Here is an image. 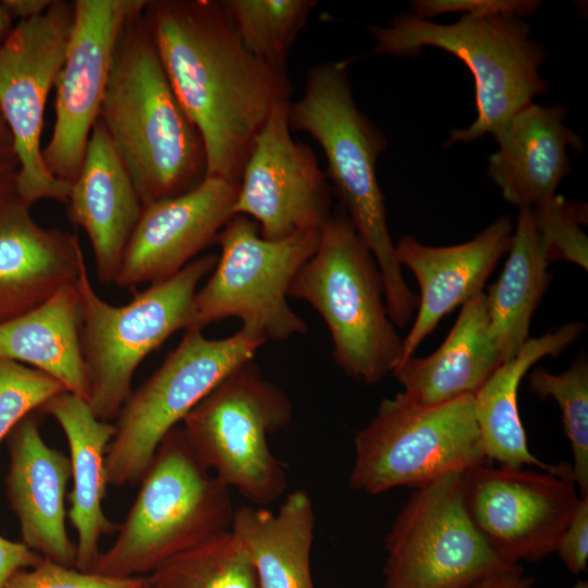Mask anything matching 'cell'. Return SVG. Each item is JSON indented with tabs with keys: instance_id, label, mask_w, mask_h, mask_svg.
Here are the masks:
<instances>
[{
	"instance_id": "1f68e13d",
	"label": "cell",
	"mask_w": 588,
	"mask_h": 588,
	"mask_svg": "<svg viewBox=\"0 0 588 588\" xmlns=\"http://www.w3.org/2000/svg\"><path fill=\"white\" fill-rule=\"evenodd\" d=\"M63 391L65 388L47 373L0 359V444L24 417Z\"/></svg>"
},
{
	"instance_id": "9a60e30c",
	"label": "cell",
	"mask_w": 588,
	"mask_h": 588,
	"mask_svg": "<svg viewBox=\"0 0 588 588\" xmlns=\"http://www.w3.org/2000/svg\"><path fill=\"white\" fill-rule=\"evenodd\" d=\"M147 0H75L74 22L54 87V124L42 148L50 173L76 180L94 124L99 118L113 54L126 21Z\"/></svg>"
},
{
	"instance_id": "484cf974",
	"label": "cell",
	"mask_w": 588,
	"mask_h": 588,
	"mask_svg": "<svg viewBox=\"0 0 588 588\" xmlns=\"http://www.w3.org/2000/svg\"><path fill=\"white\" fill-rule=\"evenodd\" d=\"M585 331L583 322H568L539 338H530L509 362L501 364L474 394V412L487 461L519 468L535 466L559 473L565 462L551 465L537 458L527 446L520 420L517 392L520 380L534 364L556 356Z\"/></svg>"
},
{
	"instance_id": "4fadbf2b",
	"label": "cell",
	"mask_w": 588,
	"mask_h": 588,
	"mask_svg": "<svg viewBox=\"0 0 588 588\" xmlns=\"http://www.w3.org/2000/svg\"><path fill=\"white\" fill-rule=\"evenodd\" d=\"M73 22V1L53 0L41 15L20 21L0 46V112L19 163L16 194L29 205L40 199L66 204L71 192L48 170L40 139Z\"/></svg>"
},
{
	"instance_id": "836d02e7",
	"label": "cell",
	"mask_w": 588,
	"mask_h": 588,
	"mask_svg": "<svg viewBox=\"0 0 588 588\" xmlns=\"http://www.w3.org/2000/svg\"><path fill=\"white\" fill-rule=\"evenodd\" d=\"M7 588H149V584L147 576L83 572L42 558L35 566L15 573Z\"/></svg>"
},
{
	"instance_id": "ac0fdd59",
	"label": "cell",
	"mask_w": 588,
	"mask_h": 588,
	"mask_svg": "<svg viewBox=\"0 0 588 588\" xmlns=\"http://www.w3.org/2000/svg\"><path fill=\"white\" fill-rule=\"evenodd\" d=\"M513 231L510 217L501 216L473 240L457 245L428 246L411 235L397 241V261L411 269L420 289L416 318L403 339L402 362L414 355L445 315L482 293L510 249Z\"/></svg>"
},
{
	"instance_id": "b9f144b4",
	"label": "cell",
	"mask_w": 588,
	"mask_h": 588,
	"mask_svg": "<svg viewBox=\"0 0 588 588\" xmlns=\"http://www.w3.org/2000/svg\"><path fill=\"white\" fill-rule=\"evenodd\" d=\"M0 139L12 142L11 134L0 112Z\"/></svg>"
},
{
	"instance_id": "277c9868",
	"label": "cell",
	"mask_w": 588,
	"mask_h": 588,
	"mask_svg": "<svg viewBox=\"0 0 588 588\" xmlns=\"http://www.w3.org/2000/svg\"><path fill=\"white\" fill-rule=\"evenodd\" d=\"M112 546L91 572L147 576L170 559L230 530V489L200 461L181 426L160 442Z\"/></svg>"
},
{
	"instance_id": "83f0119b",
	"label": "cell",
	"mask_w": 588,
	"mask_h": 588,
	"mask_svg": "<svg viewBox=\"0 0 588 588\" xmlns=\"http://www.w3.org/2000/svg\"><path fill=\"white\" fill-rule=\"evenodd\" d=\"M509 257L486 295L490 333L502 364L514 358L530 339L532 315L544 295L550 261L535 228L532 209L519 208Z\"/></svg>"
},
{
	"instance_id": "7402d4cb",
	"label": "cell",
	"mask_w": 588,
	"mask_h": 588,
	"mask_svg": "<svg viewBox=\"0 0 588 588\" xmlns=\"http://www.w3.org/2000/svg\"><path fill=\"white\" fill-rule=\"evenodd\" d=\"M565 117L560 105L531 101L493 135L498 148L488 158V175L512 205L531 208L556 195L571 171L567 148L583 149Z\"/></svg>"
},
{
	"instance_id": "e0dca14e",
	"label": "cell",
	"mask_w": 588,
	"mask_h": 588,
	"mask_svg": "<svg viewBox=\"0 0 588 588\" xmlns=\"http://www.w3.org/2000/svg\"><path fill=\"white\" fill-rule=\"evenodd\" d=\"M240 183L206 176L195 188L143 208L114 284L164 281L188 265L234 216Z\"/></svg>"
},
{
	"instance_id": "8fae6325",
	"label": "cell",
	"mask_w": 588,
	"mask_h": 588,
	"mask_svg": "<svg viewBox=\"0 0 588 588\" xmlns=\"http://www.w3.org/2000/svg\"><path fill=\"white\" fill-rule=\"evenodd\" d=\"M266 342L238 330L207 339L186 330L161 366L131 395L115 418L107 448L109 486L139 482L163 438L231 371L253 360Z\"/></svg>"
},
{
	"instance_id": "3957f363",
	"label": "cell",
	"mask_w": 588,
	"mask_h": 588,
	"mask_svg": "<svg viewBox=\"0 0 588 588\" xmlns=\"http://www.w3.org/2000/svg\"><path fill=\"white\" fill-rule=\"evenodd\" d=\"M289 124L321 147L332 191L379 266L389 316L396 328H405L419 298L403 278L377 179L376 166L388 139L357 107L347 61H327L308 70L302 96L290 102Z\"/></svg>"
},
{
	"instance_id": "7c38bea8",
	"label": "cell",
	"mask_w": 588,
	"mask_h": 588,
	"mask_svg": "<svg viewBox=\"0 0 588 588\" xmlns=\"http://www.w3.org/2000/svg\"><path fill=\"white\" fill-rule=\"evenodd\" d=\"M462 475L450 471L414 489L385 536L382 588H470L512 565L471 523Z\"/></svg>"
},
{
	"instance_id": "8d00e7d4",
	"label": "cell",
	"mask_w": 588,
	"mask_h": 588,
	"mask_svg": "<svg viewBox=\"0 0 588 588\" xmlns=\"http://www.w3.org/2000/svg\"><path fill=\"white\" fill-rule=\"evenodd\" d=\"M41 555L22 541H12L0 535V588H7L15 573L35 566Z\"/></svg>"
},
{
	"instance_id": "ab89813d",
	"label": "cell",
	"mask_w": 588,
	"mask_h": 588,
	"mask_svg": "<svg viewBox=\"0 0 588 588\" xmlns=\"http://www.w3.org/2000/svg\"><path fill=\"white\" fill-rule=\"evenodd\" d=\"M53 0H2L0 1L10 15L20 21L37 17L45 13Z\"/></svg>"
},
{
	"instance_id": "f35d334b",
	"label": "cell",
	"mask_w": 588,
	"mask_h": 588,
	"mask_svg": "<svg viewBox=\"0 0 588 588\" xmlns=\"http://www.w3.org/2000/svg\"><path fill=\"white\" fill-rule=\"evenodd\" d=\"M17 171L12 142L0 139V201L16 192Z\"/></svg>"
},
{
	"instance_id": "44dd1931",
	"label": "cell",
	"mask_w": 588,
	"mask_h": 588,
	"mask_svg": "<svg viewBox=\"0 0 588 588\" xmlns=\"http://www.w3.org/2000/svg\"><path fill=\"white\" fill-rule=\"evenodd\" d=\"M71 222L89 240L97 279L115 282L128 240L143 205L108 132L97 120L66 203Z\"/></svg>"
},
{
	"instance_id": "5bb4252c",
	"label": "cell",
	"mask_w": 588,
	"mask_h": 588,
	"mask_svg": "<svg viewBox=\"0 0 588 588\" xmlns=\"http://www.w3.org/2000/svg\"><path fill=\"white\" fill-rule=\"evenodd\" d=\"M462 491L471 523L507 564L553 553L580 499L569 463L559 473L483 463L463 471Z\"/></svg>"
},
{
	"instance_id": "5b68a950",
	"label": "cell",
	"mask_w": 588,
	"mask_h": 588,
	"mask_svg": "<svg viewBox=\"0 0 588 588\" xmlns=\"http://www.w3.org/2000/svg\"><path fill=\"white\" fill-rule=\"evenodd\" d=\"M373 53L417 57L422 48L442 49L465 63L474 76L477 117L450 133L445 145L469 143L498 130L519 109L548 89L539 68L547 58L522 17L461 14L439 24L411 13L393 16L387 26H369Z\"/></svg>"
},
{
	"instance_id": "d590c367",
	"label": "cell",
	"mask_w": 588,
	"mask_h": 588,
	"mask_svg": "<svg viewBox=\"0 0 588 588\" xmlns=\"http://www.w3.org/2000/svg\"><path fill=\"white\" fill-rule=\"evenodd\" d=\"M564 566L574 575L587 568L588 561V494L580 495L578 505L556 544L555 551Z\"/></svg>"
},
{
	"instance_id": "30bf717a",
	"label": "cell",
	"mask_w": 588,
	"mask_h": 588,
	"mask_svg": "<svg viewBox=\"0 0 588 588\" xmlns=\"http://www.w3.org/2000/svg\"><path fill=\"white\" fill-rule=\"evenodd\" d=\"M319 236L320 231H305L270 241L253 219L233 216L217 236L221 254L211 277L196 292L188 330L233 317L241 320V330L265 342L304 333L307 326L286 298Z\"/></svg>"
},
{
	"instance_id": "9c48e42d",
	"label": "cell",
	"mask_w": 588,
	"mask_h": 588,
	"mask_svg": "<svg viewBox=\"0 0 588 588\" xmlns=\"http://www.w3.org/2000/svg\"><path fill=\"white\" fill-rule=\"evenodd\" d=\"M483 463L474 395L424 406L400 392L383 399L356 432L350 487L371 495L397 487L415 489Z\"/></svg>"
},
{
	"instance_id": "7bdbcfd3",
	"label": "cell",
	"mask_w": 588,
	"mask_h": 588,
	"mask_svg": "<svg viewBox=\"0 0 588 588\" xmlns=\"http://www.w3.org/2000/svg\"><path fill=\"white\" fill-rule=\"evenodd\" d=\"M572 588H588L587 580L578 579Z\"/></svg>"
},
{
	"instance_id": "52a82bcc",
	"label": "cell",
	"mask_w": 588,
	"mask_h": 588,
	"mask_svg": "<svg viewBox=\"0 0 588 588\" xmlns=\"http://www.w3.org/2000/svg\"><path fill=\"white\" fill-rule=\"evenodd\" d=\"M218 256L195 258L173 277L151 283L126 305L112 306L95 292L85 260L76 286L81 299V346L88 382L87 403L103 421L118 417L132 393L142 360L179 330L191 328L199 282Z\"/></svg>"
},
{
	"instance_id": "d6a6232c",
	"label": "cell",
	"mask_w": 588,
	"mask_h": 588,
	"mask_svg": "<svg viewBox=\"0 0 588 588\" xmlns=\"http://www.w3.org/2000/svg\"><path fill=\"white\" fill-rule=\"evenodd\" d=\"M531 209L536 231L550 264L566 260L587 270L588 238L580 228L584 219L578 207L561 195H554Z\"/></svg>"
},
{
	"instance_id": "4dcf8cb0",
	"label": "cell",
	"mask_w": 588,
	"mask_h": 588,
	"mask_svg": "<svg viewBox=\"0 0 588 588\" xmlns=\"http://www.w3.org/2000/svg\"><path fill=\"white\" fill-rule=\"evenodd\" d=\"M527 375L529 390L552 397L561 407L565 434L569 441L573 479L579 495L588 494V360L580 355L561 373L537 368Z\"/></svg>"
},
{
	"instance_id": "4316f807",
	"label": "cell",
	"mask_w": 588,
	"mask_h": 588,
	"mask_svg": "<svg viewBox=\"0 0 588 588\" xmlns=\"http://www.w3.org/2000/svg\"><path fill=\"white\" fill-rule=\"evenodd\" d=\"M81 327V299L75 281L63 285L34 309L0 324V359L30 365L87 401Z\"/></svg>"
},
{
	"instance_id": "7a4b0ae2",
	"label": "cell",
	"mask_w": 588,
	"mask_h": 588,
	"mask_svg": "<svg viewBox=\"0 0 588 588\" xmlns=\"http://www.w3.org/2000/svg\"><path fill=\"white\" fill-rule=\"evenodd\" d=\"M144 9L120 33L98 118L143 208L182 195L207 176L203 138L173 93Z\"/></svg>"
},
{
	"instance_id": "e575fe53",
	"label": "cell",
	"mask_w": 588,
	"mask_h": 588,
	"mask_svg": "<svg viewBox=\"0 0 588 588\" xmlns=\"http://www.w3.org/2000/svg\"><path fill=\"white\" fill-rule=\"evenodd\" d=\"M540 3L536 0H416L411 2V8L413 14L427 20L446 13L524 19L534 14Z\"/></svg>"
},
{
	"instance_id": "8992f818",
	"label": "cell",
	"mask_w": 588,
	"mask_h": 588,
	"mask_svg": "<svg viewBox=\"0 0 588 588\" xmlns=\"http://www.w3.org/2000/svg\"><path fill=\"white\" fill-rule=\"evenodd\" d=\"M287 295L322 317L334 362L348 377L375 384L402 362L403 339L388 313L379 266L341 206L320 230L318 247Z\"/></svg>"
},
{
	"instance_id": "d4e9b609",
	"label": "cell",
	"mask_w": 588,
	"mask_h": 588,
	"mask_svg": "<svg viewBox=\"0 0 588 588\" xmlns=\"http://www.w3.org/2000/svg\"><path fill=\"white\" fill-rule=\"evenodd\" d=\"M315 526L311 497L297 489L275 512L256 505L235 509L230 532L247 553L260 588H315Z\"/></svg>"
},
{
	"instance_id": "ba28073f",
	"label": "cell",
	"mask_w": 588,
	"mask_h": 588,
	"mask_svg": "<svg viewBox=\"0 0 588 588\" xmlns=\"http://www.w3.org/2000/svg\"><path fill=\"white\" fill-rule=\"evenodd\" d=\"M293 405L253 360L223 378L180 425L200 461L252 505L266 506L287 488L285 465L268 438L286 427Z\"/></svg>"
},
{
	"instance_id": "d6986e66",
	"label": "cell",
	"mask_w": 588,
	"mask_h": 588,
	"mask_svg": "<svg viewBox=\"0 0 588 588\" xmlns=\"http://www.w3.org/2000/svg\"><path fill=\"white\" fill-rule=\"evenodd\" d=\"M8 445L7 495L22 542L42 558L75 567L76 544L65 526L69 456L46 443L35 412L13 428Z\"/></svg>"
},
{
	"instance_id": "ffe728a7",
	"label": "cell",
	"mask_w": 588,
	"mask_h": 588,
	"mask_svg": "<svg viewBox=\"0 0 588 588\" xmlns=\"http://www.w3.org/2000/svg\"><path fill=\"white\" fill-rule=\"evenodd\" d=\"M16 192L0 201V324L76 281L85 260L78 237L39 225Z\"/></svg>"
},
{
	"instance_id": "74e56055",
	"label": "cell",
	"mask_w": 588,
	"mask_h": 588,
	"mask_svg": "<svg viewBox=\"0 0 588 588\" xmlns=\"http://www.w3.org/2000/svg\"><path fill=\"white\" fill-rule=\"evenodd\" d=\"M535 579L519 564L505 566L480 579L470 588H532Z\"/></svg>"
},
{
	"instance_id": "2e32d148",
	"label": "cell",
	"mask_w": 588,
	"mask_h": 588,
	"mask_svg": "<svg viewBox=\"0 0 588 588\" xmlns=\"http://www.w3.org/2000/svg\"><path fill=\"white\" fill-rule=\"evenodd\" d=\"M290 102L278 105L256 136L234 205V216L253 219L270 241L320 231L332 215L326 172L314 150L291 135Z\"/></svg>"
},
{
	"instance_id": "f1b7e54d",
	"label": "cell",
	"mask_w": 588,
	"mask_h": 588,
	"mask_svg": "<svg viewBox=\"0 0 588 588\" xmlns=\"http://www.w3.org/2000/svg\"><path fill=\"white\" fill-rule=\"evenodd\" d=\"M147 578L149 588H260L247 553L230 530L170 559Z\"/></svg>"
},
{
	"instance_id": "6da1fadb",
	"label": "cell",
	"mask_w": 588,
	"mask_h": 588,
	"mask_svg": "<svg viewBox=\"0 0 588 588\" xmlns=\"http://www.w3.org/2000/svg\"><path fill=\"white\" fill-rule=\"evenodd\" d=\"M144 14L173 93L203 138L207 176L240 183L270 113L291 101L286 70L246 49L222 1L150 0Z\"/></svg>"
},
{
	"instance_id": "f546056e",
	"label": "cell",
	"mask_w": 588,
	"mask_h": 588,
	"mask_svg": "<svg viewBox=\"0 0 588 588\" xmlns=\"http://www.w3.org/2000/svg\"><path fill=\"white\" fill-rule=\"evenodd\" d=\"M317 3L315 0L222 1L246 49L281 70H286L290 51Z\"/></svg>"
},
{
	"instance_id": "cb8c5ba5",
	"label": "cell",
	"mask_w": 588,
	"mask_h": 588,
	"mask_svg": "<svg viewBox=\"0 0 588 588\" xmlns=\"http://www.w3.org/2000/svg\"><path fill=\"white\" fill-rule=\"evenodd\" d=\"M501 364L482 292L462 305L454 326L434 353L407 357L392 375L408 399L434 406L474 395Z\"/></svg>"
},
{
	"instance_id": "60d3db41",
	"label": "cell",
	"mask_w": 588,
	"mask_h": 588,
	"mask_svg": "<svg viewBox=\"0 0 588 588\" xmlns=\"http://www.w3.org/2000/svg\"><path fill=\"white\" fill-rule=\"evenodd\" d=\"M13 17L0 2V46L13 29Z\"/></svg>"
},
{
	"instance_id": "603a6c76",
	"label": "cell",
	"mask_w": 588,
	"mask_h": 588,
	"mask_svg": "<svg viewBox=\"0 0 588 588\" xmlns=\"http://www.w3.org/2000/svg\"><path fill=\"white\" fill-rule=\"evenodd\" d=\"M39 412L60 425L68 441L73 480L68 515L77 534L75 568L91 572L101 553L100 539L119 527L102 509L109 486L106 454L114 424L98 419L86 400L69 391L50 397Z\"/></svg>"
}]
</instances>
